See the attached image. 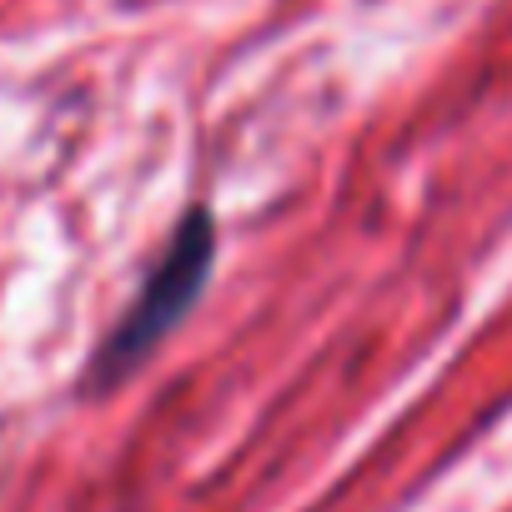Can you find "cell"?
Segmentation results:
<instances>
[{
    "mask_svg": "<svg viewBox=\"0 0 512 512\" xmlns=\"http://www.w3.org/2000/svg\"><path fill=\"white\" fill-rule=\"evenodd\" d=\"M216 246H221V236H216L211 206L206 201H191L171 221V231H166V241L156 251V262L146 267V277L131 292V302L121 307V317L91 347L86 372H81V392L86 397H106L121 382H131L166 347V337L181 332V322L201 307V297L211 287Z\"/></svg>",
    "mask_w": 512,
    "mask_h": 512,
    "instance_id": "6da1fadb",
    "label": "cell"
}]
</instances>
